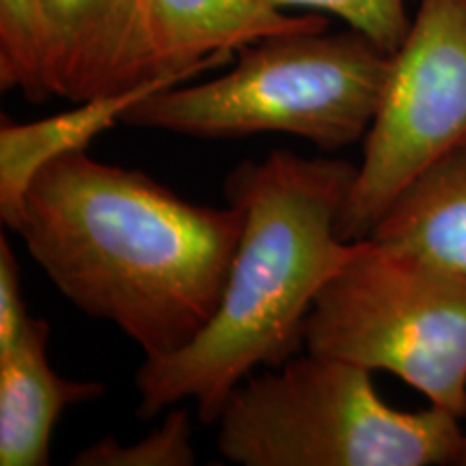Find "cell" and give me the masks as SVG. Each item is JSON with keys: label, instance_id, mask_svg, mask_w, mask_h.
I'll use <instances>...</instances> for the list:
<instances>
[{"label": "cell", "instance_id": "30bf717a", "mask_svg": "<svg viewBox=\"0 0 466 466\" xmlns=\"http://www.w3.org/2000/svg\"><path fill=\"white\" fill-rule=\"evenodd\" d=\"M182 85L175 78H158L113 96L78 102L74 110L17 124L7 115L0 116V218L11 231L20 229L25 217L26 192L35 175L61 156L85 151L116 124L149 93Z\"/></svg>", "mask_w": 466, "mask_h": 466}, {"label": "cell", "instance_id": "5bb4252c", "mask_svg": "<svg viewBox=\"0 0 466 466\" xmlns=\"http://www.w3.org/2000/svg\"><path fill=\"white\" fill-rule=\"evenodd\" d=\"M266 7L305 9L341 17L354 31L363 33L384 52L393 55L410 28L404 0H259Z\"/></svg>", "mask_w": 466, "mask_h": 466}, {"label": "cell", "instance_id": "7a4b0ae2", "mask_svg": "<svg viewBox=\"0 0 466 466\" xmlns=\"http://www.w3.org/2000/svg\"><path fill=\"white\" fill-rule=\"evenodd\" d=\"M359 165L272 151L227 177L244 231L223 299L188 346L138 367V417L151 419L192 400L203 425H214L244 378L279 367L305 348V322L319 289L360 242L337 236V218Z\"/></svg>", "mask_w": 466, "mask_h": 466}, {"label": "cell", "instance_id": "3957f363", "mask_svg": "<svg viewBox=\"0 0 466 466\" xmlns=\"http://www.w3.org/2000/svg\"><path fill=\"white\" fill-rule=\"evenodd\" d=\"M236 55L218 78L145 96L124 124L199 138L279 132L335 151L367 137L391 69V55L354 28L270 35Z\"/></svg>", "mask_w": 466, "mask_h": 466}, {"label": "cell", "instance_id": "52a82bcc", "mask_svg": "<svg viewBox=\"0 0 466 466\" xmlns=\"http://www.w3.org/2000/svg\"><path fill=\"white\" fill-rule=\"evenodd\" d=\"M326 25L324 15H289L259 0H141V80L184 83L261 37Z\"/></svg>", "mask_w": 466, "mask_h": 466}, {"label": "cell", "instance_id": "4fadbf2b", "mask_svg": "<svg viewBox=\"0 0 466 466\" xmlns=\"http://www.w3.org/2000/svg\"><path fill=\"white\" fill-rule=\"evenodd\" d=\"M197 462L192 447L190 412L173 408L165 423L132 445L116 439H102L76 453V466H190Z\"/></svg>", "mask_w": 466, "mask_h": 466}, {"label": "cell", "instance_id": "9a60e30c", "mask_svg": "<svg viewBox=\"0 0 466 466\" xmlns=\"http://www.w3.org/2000/svg\"><path fill=\"white\" fill-rule=\"evenodd\" d=\"M28 319L25 296L20 288V264L7 238H0V352L15 346L25 333Z\"/></svg>", "mask_w": 466, "mask_h": 466}, {"label": "cell", "instance_id": "6da1fadb", "mask_svg": "<svg viewBox=\"0 0 466 466\" xmlns=\"http://www.w3.org/2000/svg\"><path fill=\"white\" fill-rule=\"evenodd\" d=\"M242 231L238 206H197L86 149L35 175L17 229L52 285L145 359L177 352L209 324Z\"/></svg>", "mask_w": 466, "mask_h": 466}, {"label": "cell", "instance_id": "2e32d148", "mask_svg": "<svg viewBox=\"0 0 466 466\" xmlns=\"http://www.w3.org/2000/svg\"><path fill=\"white\" fill-rule=\"evenodd\" d=\"M458 464L466 466V439H464V445H462V451H460V458H458Z\"/></svg>", "mask_w": 466, "mask_h": 466}, {"label": "cell", "instance_id": "9c48e42d", "mask_svg": "<svg viewBox=\"0 0 466 466\" xmlns=\"http://www.w3.org/2000/svg\"><path fill=\"white\" fill-rule=\"evenodd\" d=\"M50 324L28 319L25 333L0 352V466H46L52 430L69 406L104 393L102 382L69 380L48 360Z\"/></svg>", "mask_w": 466, "mask_h": 466}, {"label": "cell", "instance_id": "8992f818", "mask_svg": "<svg viewBox=\"0 0 466 466\" xmlns=\"http://www.w3.org/2000/svg\"><path fill=\"white\" fill-rule=\"evenodd\" d=\"M466 141V0H419L391 55L363 162L339 218L343 242L370 238L419 173Z\"/></svg>", "mask_w": 466, "mask_h": 466}, {"label": "cell", "instance_id": "8fae6325", "mask_svg": "<svg viewBox=\"0 0 466 466\" xmlns=\"http://www.w3.org/2000/svg\"><path fill=\"white\" fill-rule=\"evenodd\" d=\"M370 238L466 275V141L419 173Z\"/></svg>", "mask_w": 466, "mask_h": 466}, {"label": "cell", "instance_id": "7c38bea8", "mask_svg": "<svg viewBox=\"0 0 466 466\" xmlns=\"http://www.w3.org/2000/svg\"><path fill=\"white\" fill-rule=\"evenodd\" d=\"M0 89H17L35 104L55 96L44 0H0Z\"/></svg>", "mask_w": 466, "mask_h": 466}, {"label": "cell", "instance_id": "ba28073f", "mask_svg": "<svg viewBox=\"0 0 466 466\" xmlns=\"http://www.w3.org/2000/svg\"><path fill=\"white\" fill-rule=\"evenodd\" d=\"M52 37V89L74 104L141 80V0H44Z\"/></svg>", "mask_w": 466, "mask_h": 466}, {"label": "cell", "instance_id": "5b68a950", "mask_svg": "<svg viewBox=\"0 0 466 466\" xmlns=\"http://www.w3.org/2000/svg\"><path fill=\"white\" fill-rule=\"evenodd\" d=\"M305 350L391 371L430 404L466 415V275L365 238L319 289Z\"/></svg>", "mask_w": 466, "mask_h": 466}, {"label": "cell", "instance_id": "277c9868", "mask_svg": "<svg viewBox=\"0 0 466 466\" xmlns=\"http://www.w3.org/2000/svg\"><path fill=\"white\" fill-rule=\"evenodd\" d=\"M458 421L436 406L395 410L370 370L307 352L233 389L217 447L244 466L458 464L466 439Z\"/></svg>", "mask_w": 466, "mask_h": 466}]
</instances>
